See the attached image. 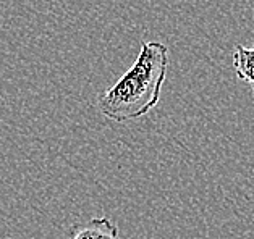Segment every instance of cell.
Listing matches in <instances>:
<instances>
[{"instance_id":"cell-1","label":"cell","mask_w":254,"mask_h":239,"mask_svg":"<svg viewBox=\"0 0 254 239\" xmlns=\"http://www.w3.org/2000/svg\"><path fill=\"white\" fill-rule=\"evenodd\" d=\"M167 71L169 47L162 42L144 41L131 68L99 96L101 113L117 123L142 118L157 107Z\"/></svg>"},{"instance_id":"cell-2","label":"cell","mask_w":254,"mask_h":239,"mask_svg":"<svg viewBox=\"0 0 254 239\" xmlns=\"http://www.w3.org/2000/svg\"><path fill=\"white\" fill-rule=\"evenodd\" d=\"M71 239H120L119 228L109 218H94L84 226H73Z\"/></svg>"},{"instance_id":"cell-3","label":"cell","mask_w":254,"mask_h":239,"mask_svg":"<svg viewBox=\"0 0 254 239\" xmlns=\"http://www.w3.org/2000/svg\"><path fill=\"white\" fill-rule=\"evenodd\" d=\"M233 68L238 79L250 84L254 93V46H237L233 52Z\"/></svg>"}]
</instances>
